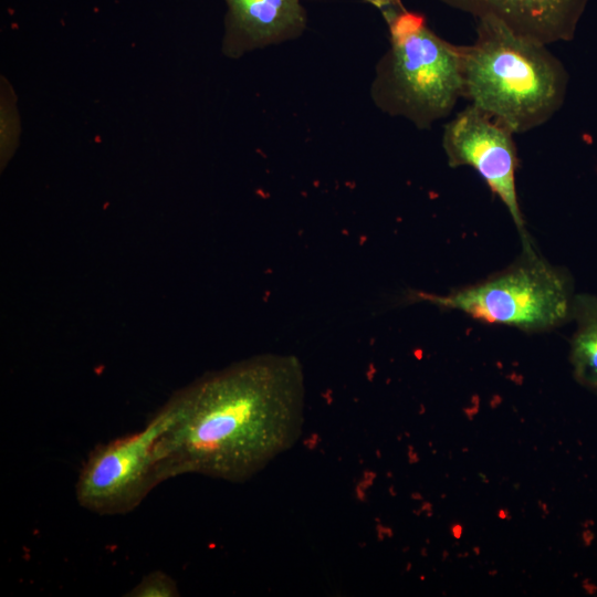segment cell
Instances as JSON below:
<instances>
[{"label":"cell","mask_w":597,"mask_h":597,"mask_svg":"<svg viewBox=\"0 0 597 597\" xmlns=\"http://www.w3.org/2000/svg\"><path fill=\"white\" fill-rule=\"evenodd\" d=\"M513 135L506 126L469 104L444 125L441 144L450 167H472L484 179L509 210L521 235L523 253L535 254L516 193L517 154Z\"/></svg>","instance_id":"8992f818"},{"label":"cell","mask_w":597,"mask_h":597,"mask_svg":"<svg viewBox=\"0 0 597 597\" xmlns=\"http://www.w3.org/2000/svg\"><path fill=\"white\" fill-rule=\"evenodd\" d=\"M158 443L163 481L195 473L244 482L287 451L304 421L301 363L266 354L207 374L171 398Z\"/></svg>","instance_id":"6da1fadb"},{"label":"cell","mask_w":597,"mask_h":597,"mask_svg":"<svg viewBox=\"0 0 597 597\" xmlns=\"http://www.w3.org/2000/svg\"><path fill=\"white\" fill-rule=\"evenodd\" d=\"M363 1L371 4L373 7L378 9L381 13L401 4L400 0H363Z\"/></svg>","instance_id":"8fae6325"},{"label":"cell","mask_w":597,"mask_h":597,"mask_svg":"<svg viewBox=\"0 0 597 597\" xmlns=\"http://www.w3.org/2000/svg\"><path fill=\"white\" fill-rule=\"evenodd\" d=\"M222 53L239 59L250 52L293 41L307 28L301 0H224Z\"/></svg>","instance_id":"52a82bcc"},{"label":"cell","mask_w":597,"mask_h":597,"mask_svg":"<svg viewBox=\"0 0 597 597\" xmlns=\"http://www.w3.org/2000/svg\"><path fill=\"white\" fill-rule=\"evenodd\" d=\"M172 415L169 399L142 430L97 444L80 470L77 503L98 515L125 514L136 509L164 482L158 443Z\"/></svg>","instance_id":"5b68a950"},{"label":"cell","mask_w":597,"mask_h":597,"mask_svg":"<svg viewBox=\"0 0 597 597\" xmlns=\"http://www.w3.org/2000/svg\"><path fill=\"white\" fill-rule=\"evenodd\" d=\"M413 300L460 311L475 320L543 332L573 316L575 295L569 275L540 254L520 261L483 282L447 295L413 293Z\"/></svg>","instance_id":"277c9868"},{"label":"cell","mask_w":597,"mask_h":597,"mask_svg":"<svg viewBox=\"0 0 597 597\" xmlns=\"http://www.w3.org/2000/svg\"><path fill=\"white\" fill-rule=\"evenodd\" d=\"M463 97L514 134L547 123L563 106L568 74L547 44L494 18L478 19L462 46Z\"/></svg>","instance_id":"7a4b0ae2"},{"label":"cell","mask_w":597,"mask_h":597,"mask_svg":"<svg viewBox=\"0 0 597 597\" xmlns=\"http://www.w3.org/2000/svg\"><path fill=\"white\" fill-rule=\"evenodd\" d=\"M573 318L577 328L570 343V363L577 383L597 394V297L575 296Z\"/></svg>","instance_id":"9c48e42d"},{"label":"cell","mask_w":597,"mask_h":597,"mask_svg":"<svg viewBox=\"0 0 597 597\" xmlns=\"http://www.w3.org/2000/svg\"><path fill=\"white\" fill-rule=\"evenodd\" d=\"M176 582L163 570L145 575L125 596L128 597H175L179 596Z\"/></svg>","instance_id":"30bf717a"},{"label":"cell","mask_w":597,"mask_h":597,"mask_svg":"<svg viewBox=\"0 0 597 597\" xmlns=\"http://www.w3.org/2000/svg\"><path fill=\"white\" fill-rule=\"evenodd\" d=\"M381 14L389 48L376 64L370 98L380 112L430 129L463 96L462 46L440 38L422 14L402 4Z\"/></svg>","instance_id":"3957f363"},{"label":"cell","mask_w":597,"mask_h":597,"mask_svg":"<svg viewBox=\"0 0 597 597\" xmlns=\"http://www.w3.org/2000/svg\"><path fill=\"white\" fill-rule=\"evenodd\" d=\"M476 19L494 18L519 34L551 44L573 39L588 0H438Z\"/></svg>","instance_id":"ba28073f"}]
</instances>
